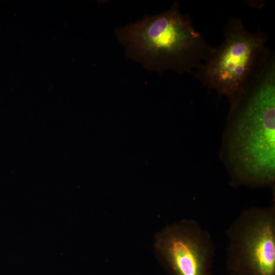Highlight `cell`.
<instances>
[{"label": "cell", "instance_id": "cell-2", "mask_svg": "<svg viewBox=\"0 0 275 275\" xmlns=\"http://www.w3.org/2000/svg\"><path fill=\"white\" fill-rule=\"evenodd\" d=\"M125 54L151 71L191 72L207 58L213 47L182 13L178 3L167 11L116 30Z\"/></svg>", "mask_w": 275, "mask_h": 275}, {"label": "cell", "instance_id": "cell-5", "mask_svg": "<svg viewBox=\"0 0 275 275\" xmlns=\"http://www.w3.org/2000/svg\"><path fill=\"white\" fill-rule=\"evenodd\" d=\"M157 260L169 275H212L215 246L209 232L194 219L168 225L155 235Z\"/></svg>", "mask_w": 275, "mask_h": 275}, {"label": "cell", "instance_id": "cell-1", "mask_svg": "<svg viewBox=\"0 0 275 275\" xmlns=\"http://www.w3.org/2000/svg\"><path fill=\"white\" fill-rule=\"evenodd\" d=\"M230 106L220 157L230 185L274 186L275 59L260 79Z\"/></svg>", "mask_w": 275, "mask_h": 275}, {"label": "cell", "instance_id": "cell-4", "mask_svg": "<svg viewBox=\"0 0 275 275\" xmlns=\"http://www.w3.org/2000/svg\"><path fill=\"white\" fill-rule=\"evenodd\" d=\"M229 275H275V203L248 208L226 231Z\"/></svg>", "mask_w": 275, "mask_h": 275}, {"label": "cell", "instance_id": "cell-3", "mask_svg": "<svg viewBox=\"0 0 275 275\" xmlns=\"http://www.w3.org/2000/svg\"><path fill=\"white\" fill-rule=\"evenodd\" d=\"M223 32L222 43L213 47L194 75L230 104L260 79L274 54L267 45L268 35L260 27L249 32L240 18H230Z\"/></svg>", "mask_w": 275, "mask_h": 275}]
</instances>
